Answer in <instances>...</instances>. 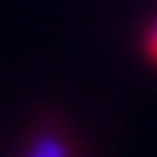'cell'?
Instances as JSON below:
<instances>
[{"instance_id":"cell-1","label":"cell","mask_w":157,"mask_h":157,"mask_svg":"<svg viewBox=\"0 0 157 157\" xmlns=\"http://www.w3.org/2000/svg\"><path fill=\"white\" fill-rule=\"evenodd\" d=\"M25 157H72V151H69L66 141L57 138V135H38Z\"/></svg>"},{"instance_id":"cell-2","label":"cell","mask_w":157,"mask_h":157,"mask_svg":"<svg viewBox=\"0 0 157 157\" xmlns=\"http://www.w3.org/2000/svg\"><path fill=\"white\" fill-rule=\"evenodd\" d=\"M145 54H148L151 63H157V22L145 32Z\"/></svg>"}]
</instances>
